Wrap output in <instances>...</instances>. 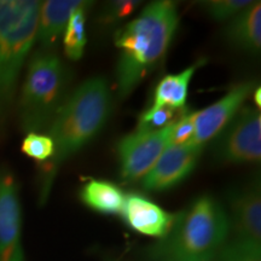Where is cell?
<instances>
[{"mask_svg": "<svg viewBox=\"0 0 261 261\" xmlns=\"http://www.w3.org/2000/svg\"><path fill=\"white\" fill-rule=\"evenodd\" d=\"M120 214L132 230L156 238L165 236L175 219V214L168 213L155 202L139 194L125 196Z\"/></svg>", "mask_w": 261, "mask_h": 261, "instance_id": "12", "label": "cell"}, {"mask_svg": "<svg viewBox=\"0 0 261 261\" xmlns=\"http://www.w3.org/2000/svg\"><path fill=\"white\" fill-rule=\"evenodd\" d=\"M89 3L81 0H47L41 3L35 44L38 42L41 50H54L67 28L70 16Z\"/></svg>", "mask_w": 261, "mask_h": 261, "instance_id": "13", "label": "cell"}, {"mask_svg": "<svg viewBox=\"0 0 261 261\" xmlns=\"http://www.w3.org/2000/svg\"><path fill=\"white\" fill-rule=\"evenodd\" d=\"M195 114L196 112L185 110L177 121L172 123L169 130V146L191 143L195 135Z\"/></svg>", "mask_w": 261, "mask_h": 261, "instance_id": "21", "label": "cell"}, {"mask_svg": "<svg viewBox=\"0 0 261 261\" xmlns=\"http://www.w3.org/2000/svg\"><path fill=\"white\" fill-rule=\"evenodd\" d=\"M179 19L175 3L158 0L146 5L139 16L117 29L114 41L120 52L116 65L120 98L129 96L162 60L177 33Z\"/></svg>", "mask_w": 261, "mask_h": 261, "instance_id": "2", "label": "cell"}, {"mask_svg": "<svg viewBox=\"0 0 261 261\" xmlns=\"http://www.w3.org/2000/svg\"><path fill=\"white\" fill-rule=\"evenodd\" d=\"M213 154L225 163H255L261 158V115L259 109L242 107L215 137Z\"/></svg>", "mask_w": 261, "mask_h": 261, "instance_id": "6", "label": "cell"}, {"mask_svg": "<svg viewBox=\"0 0 261 261\" xmlns=\"http://www.w3.org/2000/svg\"><path fill=\"white\" fill-rule=\"evenodd\" d=\"M125 196L117 185L103 179H91L80 190L81 202L103 214L121 213Z\"/></svg>", "mask_w": 261, "mask_h": 261, "instance_id": "15", "label": "cell"}, {"mask_svg": "<svg viewBox=\"0 0 261 261\" xmlns=\"http://www.w3.org/2000/svg\"><path fill=\"white\" fill-rule=\"evenodd\" d=\"M92 3L77 9L70 16L67 28L64 31L63 47L65 56L70 61H79L84 56L85 47L87 44L86 35V17Z\"/></svg>", "mask_w": 261, "mask_h": 261, "instance_id": "17", "label": "cell"}, {"mask_svg": "<svg viewBox=\"0 0 261 261\" xmlns=\"http://www.w3.org/2000/svg\"><path fill=\"white\" fill-rule=\"evenodd\" d=\"M252 2L249 0H208L201 2V8L215 21L225 22L232 19Z\"/></svg>", "mask_w": 261, "mask_h": 261, "instance_id": "20", "label": "cell"}, {"mask_svg": "<svg viewBox=\"0 0 261 261\" xmlns=\"http://www.w3.org/2000/svg\"><path fill=\"white\" fill-rule=\"evenodd\" d=\"M69 71L54 50L31 55L17 104L21 128L27 133L47 130L68 97Z\"/></svg>", "mask_w": 261, "mask_h": 261, "instance_id": "5", "label": "cell"}, {"mask_svg": "<svg viewBox=\"0 0 261 261\" xmlns=\"http://www.w3.org/2000/svg\"><path fill=\"white\" fill-rule=\"evenodd\" d=\"M198 64H194L178 74L166 75L154 91L151 108H171L178 110L185 107L189 86Z\"/></svg>", "mask_w": 261, "mask_h": 261, "instance_id": "16", "label": "cell"}, {"mask_svg": "<svg viewBox=\"0 0 261 261\" xmlns=\"http://www.w3.org/2000/svg\"><path fill=\"white\" fill-rule=\"evenodd\" d=\"M228 224L234 240L260 244L261 242V196L259 184L252 182L238 188L228 196Z\"/></svg>", "mask_w": 261, "mask_h": 261, "instance_id": "11", "label": "cell"}, {"mask_svg": "<svg viewBox=\"0 0 261 261\" xmlns=\"http://www.w3.org/2000/svg\"><path fill=\"white\" fill-rule=\"evenodd\" d=\"M21 150L29 159L42 166L54 158L55 145L52 139L44 133H27L22 142Z\"/></svg>", "mask_w": 261, "mask_h": 261, "instance_id": "18", "label": "cell"}, {"mask_svg": "<svg viewBox=\"0 0 261 261\" xmlns=\"http://www.w3.org/2000/svg\"><path fill=\"white\" fill-rule=\"evenodd\" d=\"M260 96H261L260 87H256V89L254 90V92H253V98H254V102H255L257 108H260V106H261V98H260Z\"/></svg>", "mask_w": 261, "mask_h": 261, "instance_id": "24", "label": "cell"}, {"mask_svg": "<svg viewBox=\"0 0 261 261\" xmlns=\"http://www.w3.org/2000/svg\"><path fill=\"white\" fill-rule=\"evenodd\" d=\"M112 112V92L107 80L94 76L68 94L47 132L55 145L50 161L40 166L39 197L47 200L58 169L102 130Z\"/></svg>", "mask_w": 261, "mask_h": 261, "instance_id": "1", "label": "cell"}, {"mask_svg": "<svg viewBox=\"0 0 261 261\" xmlns=\"http://www.w3.org/2000/svg\"><path fill=\"white\" fill-rule=\"evenodd\" d=\"M225 38L238 50L259 54L261 48V3L252 2L225 28Z\"/></svg>", "mask_w": 261, "mask_h": 261, "instance_id": "14", "label": "cell"}, {"mask_svg": "<svg viewBox=\"0 0 261 261\" xmlns=\"http://www.w3.org/2000/svg\"><path fill=\"white\" fill-rule=\"evenodd\" d=\"M139 2L133 0H116L104 5L99 14V22L102 24H114L126 18L138 8Z\"/></svg>", "mask_w": 261, "mask_h": 261, "instance_id": "22", "label": "cell"}, {"mask_svg": "<svg viewBox=\"0 0 261 261\" xmlns=\"http://www.w3.org/2000/svg\"><path fill=\"white\" fill-rule=\"evenodd\" d=\"M204 145H171L162 152L154 167L142 179V187L150 192L167 191L187 179L200 162Z\"/></svg>", "mask_w": 261, "mask_h": 261, "instance_id": "9", "label": "cell"}, {"mask_svg": "<svg viewBox=\"0 0 261 261\" xmlns=\"http://www.w3.org/2000/svg\"><path fill=\"white\" fill-rule=\"evenodd\" d=\"M172 123L161 129L137 128L120 140L119 151L121 177L127 182L142 180L154 167L162 152L169 146Z\"/></svg>", "mask_w": 261, "mask_h": 261, "instance_id": "7", "label": "cell"}, {"mask_svg": "<svg viewBox=\"0 0 261 261\" xmlns=\"http://www.w3.org/2000/svg\"><path fill=\"white\" fill-rule=\"evenodd\" d=\"M230 224L224 207L204 195L175 214L165 236L148 250L150 261H212L227 240Z\"/></svg>", "mask_w": 261, "mask_h": 261, "instance_id": "3", "label": "cell"}, {"mask_svg": "<svg viewBox=\"0 0 261 261\" xmlns=\"http://www.w3.org/2000/svg\"><path fill=\"white\" fill-rule=\"evenodd\" d=\"M177 110L171 108H150L140 115L139 128L161 129L175 121L174 116Z\"/></svg>", "mask_w": 261, "mask_h": 261, "instance_id": "23", "label": "cell"}, {"mask_svg": "<svg viewBox=\"0 0 261 261\" xmlns=\"http://www.w3.org/2000/svg\"><path fill=\"white\" fill-rule=\"evenodd\" d=\"M40 4L0 0V129L14 106L19 77L37 40Z\"/></svg>", "mask_w": 261, "mask_h": 261, "instance_id": "4", "label": "cell"}, {"mask_svg": "<svg viewBox=\"0 0 261 261\" xmlns=\"http://www.w3.org/2000/svg\"><path fill=\"white\" fill-rule=\"evenodd\" d=\"M0 261H25L18 184L10 169H0Z\"/></svg>", "mask_w": 261, "mask_h": 261, "instance_id": "8", "label": "cell"}, {"mask_svg": "<svg viewBox=\"0 0 261 261\" xmlns=\"http://www.w3.org/2000/svg\"><path fill=\"white\" fill-rule=\"evenodd\" d=\"M219 261H261L260 244L232 240L221 248Z\"/></svg>", "mask_w": 261, "mask_h": 261, "instance_id": "19", "label": "cell"}, {"mask_svg": "<svg viewBox=\"0 0 261 261\" xmlns=\"http://www.w3.org/2000/svg\"><path fill=\"white\" fill-rule=\"evenodd\" d=\"M255 89L254 81H243L231 87L219 100L200 112H196L195 135L191 144L204 145L207 142L214 139L236 116Z\"/></svg>", "mask_w": 261, "mask_h": 261, "instance_id": "10", "label": "cell"}]
</instances>
